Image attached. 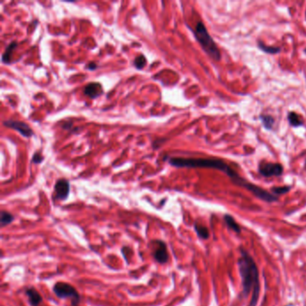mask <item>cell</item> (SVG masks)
I'll use <instances>...</instances> for the list:
<instances>
[{
    "mask_svg": "<svg viewBox=\"0 0 306 306\" xmlns=\"http://www.w3.org/2000/svg\"><path fill=\"white\" fill-rule=\"evenodd\" d=\"M258 47L259 48L260 51H262L265 53H268V54H277V53L281 52V48L276 47V46H269V45H266L262 42L258 43Z\"/></svg>",
    "mask_w": 306,
    "mask_h": 306,
    "instance_id": "16",
    "label": "cell"
},
{
    "mask_svg": "<svg viewBox=\"0 0 306 306\" xmlns=\"http://www.w3.org/2000/svg\"><path fill=\"white\" fill-rule=\"evenodd\" d=\"M224 221L226 223L227 227L231 229L232 231L235 232L236 234H241L242 228H241L240 225L236 222L235 217H232L231 215L226 214L224 216Z\"/></svg>",
    "mask_w": 306,
    "mask_h": 306,
    "instance_id": "11",
    "label": "cell"
},
{
    "mask_svg": "<svg viewBox=\"0 0 306 306\" xmlns=\"http://www.w3.org/2000/svg\"><path fill=\"white\" fill-rule=\"evenodd\" d=\"M14 217L11 213L7 211H1L0 214V225L2 227L5 226H8L12 222L14 221Z\"/></svg>",
    "mask_w": 306,
    "mask_h": 306,
    "instance_id": "17",
    "label": "cell"
},
{
    "mask_svg": "<svg viewBox=\"0 0 306 306\" xmlns=\"http://www.w3.org/2000/svg\"><path fill=\"white\" fill-rule=\"evenodd\" d=\"M288 120L290 126H292L293 127L304 126V122H303L301 117L297 113H295V112L288 113Z\"/></svg>",
    "mask_w": 306,
    "mask_h": 306,
    "instance_id": "14",
    "label": "cell"
},
{
    "mask_svg": "<svg viewBox=\"0 0 306 306\" xmlns=\"http://www.w3.org/2000/svg\"><path fill=\"white\" fill-rule=\"evenodd\" d=\"M305 53H306V49H305Z\"/></svg>",
    "mask_w": 306,
    "mask_h": 306,
    "instance_id": "23",
    "label": "cell"
},
{
    "mask_svg": "<svg viewBox=\"0 0 306 306\" xmlns=\"http://www.w3.org/2000/svg\"><path fill=\"white\" fill-rule=\"evenodd\" d=\"M3 124L5 127H9V128H12V129H14V130L19 132L24 137H33V134H34L32 127L24 122L7 120V121H4Z\"/></svg>",
    "mask_w": 306,
    "mask_h": 306,
    "instance_id": "7",
    "label": "cell"
},
{
    "mask_svg": "<svg viewBox=\"0 0 306 306\" xmlns=\"http://www.w3.org/2000/svg\"><path fill=\"white\" fill-rule=\"evenodd\" d=\"M193 33L196 40L202 48L203 51L214 61H219L221 60V52L219 51V48L217 47V43H215L214 39L207 32L205 24H203L202 22H198L195 26Z\"/></svg>",
    "mask_w": 306,
    "mask_h": 306,
    "instance_id": "3",
    "label": "cell"
},
{
    "mask_svg": "<svg viewBox=\"0 0 306 306\" xmlns=\"http://www.w3.org/2000/svg\"><path fill=\"white\" fill-rule=\"evenodd\" d=\"M170 165L178 168H207L216 169L225 173L232 182H236L240 175L235 170L232 169L226 162L219 158H182L172 157L170 158Z\"/></svg>",
    "mask_w": 306,
    "mask_h": 306,
    "instance_id": "2",
    "label": "cell"
},
{
    "mask_svg": "<svg viewBox=\"0 0 306 306\" xmlns=\"http://www.w3.org/2000/svg\"><path fill=\"white\" fill-rule=\"evenodd\" d=\"M53 292L61 299H70L72 306H78L80 296L73 286L65 282H57L53 287Z\"/></svg>",
    "mask_w": 306,
    "mask_h": 306,
    "instance_id": "4",
    "label": "cell"
},
{
    "mask_svg": "<svg viewBox=\"0 0 306 306\" xmlns=\"http://www.w3.org/2000/svg\"><path fill=\"white\" fill-rule=\"evenodd\" d=\"M97 68V65H96V63H94V62H91L89 63L88 65H87V69L88 70H95Z\"/></svg>",
    "mask_w": 306,
    "mask_h": 306,
    "instance_id": "21",
    "label": "cell"
},
{
    "mask_svg": "<svg viewBox=\"0 0 306 306\" xmlns=\"http://www.w3.org/2000/svg\"><path fill=\"white\" fill-rule=\"evenodd\" d=\"M146 63H147V61H146V57L144 55H139L135 59L134 66L137 69H142L144 66H146Z\"/></svg>",
    "mask_w": 306,
    "mask_h": 306,
    "instance_id": "18",
    "label": "cell"
},
{
    "mask_svg": "<svg viewBox=\"0 0 306 306\" xmlns=\"http://www.w3.org/2000/svg\"><path fill=\"white\" fill-rule=\"evenodd\" d=\"M259 119L262 122L263 127L268 129V130H271L273 128L274 125H275V119L272 117L271 115H268V114H261L259 116Z\"/></svg>",
    "mask_w": 306,
    "mask_h": 306,
    "instance_id": "15",
    "label": "cell"
},
{
    "mask_svg": "<svg viewBox=\"0 0 306 306\" xmlns=\"http://www.w3.org/2000/svg\"><path fill=\"white\" fill-rule=\"evenodd\" d=\"M104 93L103 86L99 83H90L85 85L84 94L91 99H96Z\"/></svg>",
    "mask_w": 306,
    "mask_h": 306,
    "instance_id": "9",
    "label": "cell"
},
{
    "mask_svg": "<svg viewBox=\"0 0 306 306\" xmlns=\"http://www.w3.org/2000/svg\"><path fill=\"white\" fill-rule=\"evenodd\" d=\"M25 294L28 297V301L32 306H38L43 303V297L34 288H29L25 290Z\"/></svg>",
    "mask_w": 306,
    "mask_h": 306,
    "instance_id": "10",
    "label": "cell"
},
{
    "mask_svg": "<svg viewBox=\"0 0 306 306\" xmlns=\"http://www.w3.org/2000/svg\"><path fill=\"white\" fill-rule=\"evenodd\" d=\"M54 189L56 192L57 198L60 200H65L70 192L69 182L66 179L58 180L54 186Z\"/></svg>",
    "mask_w": 306,
    "mask_h": 306,
    "instance_id": "8",
    "label": "cell"
},
{
    "mask_svg": "<svg viewBox=\"0 0 306 306\" xmlns=\"http://www.w3.org/2000/svg\"><path fill=\"white\" fill-rule=\"evenodd\" d=\"M238 267L243 286L242 297H250L249 306H257L260 293L259 268L252 256L243 247L240 248Z\"/></svg>",
    "mask_w": 306,
    "mask_h": 306,
    "instance_id": "1",
    "label": "cell"
},
{
    "mask_svg": "<svg viewBox=\"0 0 306 306\" xmlns=\"http://www.w3.org/2000/svg\"><path fill=\"white\" fill-rule=\"evenodd\" d=\"M153 246V256L158 263H166L169 259V253L167 246L163 241L155 240L152 243Z\"/></svg>",
    "mask_w": 306,
    "mask_h": 306,
    "instance_id": "6",
    "label": "cell"
},
{
    "mask_svg": "<svg viewBox=\"0 0 306 306\" xmlns=\"http://www.w3.org/2000/svg\"><path fill=\"white\" fill-rule=\"evenodd\" d=\"M290 189H291L290 186H282V187H274L271 189V191L275 196L278 197V196L283 195V194L288 193L290 191Z\"/></svg>",
    "mask_w": 306,
    "mask_h": 306,
    "instance_id": "19",
    "label": "cell"
},
{
    "mask_svg": "<svg viewBox=\"0 0 306 306\" xmlns=\"http://www.w3.org/2000/svg\"><path fill=\"white\" fill-rule=\"evenodd\" d=\"M194 229L195 232L197 233V236L202 239V240H207L209 238V231L207 229V227L205 226H203L199 223H195L194 224Z\"/></svg>",
    "mask_w": 306,
    "mask_h": 306,
    "instance_id": "13",
    "label": "cell"
},
{
    "mask_svg": "<svg viewBox=\"0 0 306 306\" xmlns=\"http://www.w3.org/2000/svg\"><path fill=\"white\" fill-rule=\"evenodd\" d=\"M73 126V124L72 123H65L64 125H63V128H65V129H68V127H71Z\"/></svg>",
    "mask_w": 306,
    "mask_h": 306,
    "instance_id": "22",
    "label": "cell"
},
{
    "mask_svg": "<svg viewBox=\"0 0 306 306\" xmlns=\"http://www.w3.org/2000/svg\"><path fill=\"white\" fill-rule=\"evenodd\" d=\"M17 47V43L16 42H13V43H10L9 45L5 49V52L2 54V62L4 64H10L11 63V57L13 54V52L14 51V49Z\"/></svg>",
    "mask_w": 306,
    "mask_h": 306,
    "instance_id": "12",
    "label": "cell"
},
{
    "mask_svg": "<svg viewBox=\"0 0 306 306\" xmlns=\"http://www.w3.org/2000/svg\"><path fill=\"white\" fill-rule=\"evenodd\" d=\"M284 172L282 165L277 163H267L261 162L259 165V175L265 178H269L273 176H281Z\"/></svg>",
    "mask_w": 306,
    "mask_h": 306,
    "instance_id": "5",
    "label": "cell"
},
{
    "mask_svg": "<svg viewBox=\"0 0 306 306\" xmlns=\"http://www.w3.org/2000/svg\"><path fill=\"white\" fill-rule=\"evenodd\" d=\"M32 161H33V164L40 165V164H41V163H42L43 161V156H42L40 153H38L37 152V153H35V154L33 155V159H32Z\"/></svg>",
    "mask_w": 306,
    "mask_h": 306,
    "instance_id": "20",
    "label": "cell"
}]
</instances>
